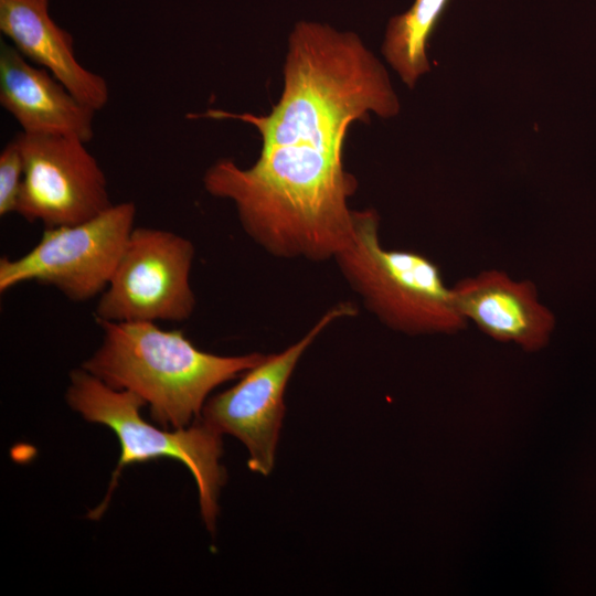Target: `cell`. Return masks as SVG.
Here are the masks:
<instances>
[{"instance_id": "6da1fadb", "label": "cell", "mask_w": 596, "mask_h": 596, "mask_svg": "<svg viewBox=\"0 0 596 596\" xmlns=\"http://www.w3.org/2000/svg\"><path fill=\"white\" fill-rule=\"evenodd\" d=\"M398 110L385 68L355 33L298 22L288 40L283 94L268 115H190L241 120L262 138L253 166L221 159L206 170L204 188L233 202L244 232L269 255L334 258L351 240L348 200L358 189L343 167L347 131L370 113L386 118Z\"/></svg>"}, {"instance_id": "7a4b0ae2", "label": "cell", "mask_w": 596, "mask_h": 596, "mask_svg": "<svg viewBox=\"0 0 596 596\" xmlns=\"http://www.w3.org/2000/svg\"><path fill=\"white\" fill-rule=\"evenodd\" d=\"M102 343L83 366L109 386L130 391L160 426H190L209 394L242 375L266 354L217 355L198 349L180 330L156 322L96 321Z\"/></svg>"}, {"instance_id": "3957f363", "label": "cell", "mask_w": 596, "mask_h": 596, "mask_svg": "<svg viewBox=\"0 0 596 596\" xmlns=\"http://www.w3.org/2000/svg\"><path fill=\"white\" fill-rule=\"evenodd\" d=\"M375 210H353V233L334 260L365 308L384 326L411 336L466 328L439 266L413 251L384 248Z\"/></svg>"}, {"instance_id": "277c9868", "label": "cell", "mask_w": 596, "mask_h": 596, "mask_svg": "<svg viewBox=\"0 0 596 596\" xmlns=\"http://www.w3.org/2000/svg\"><path fill=\"white\" fill-rule=\"evenodd\" d=\"M68 405L86 421L109 427L118 437L121 454L104 501L91 513L97 519L105 511L110 493L126 466L158 458L182 462L192 473L201 515L210 531L215 528L219 494L225 482L221 433L201 417L190 426L172 432L147 423L140 415L145 402L130 391L117 390L84 368L72 371L66 391Z\"/></svg>"}, {"instance_id": "5b68a950", "label": "cell", "mask_w": 596, "mask_h": 596, "mask_svg": "<svg viewBox=\"0 0 596 596\" xmlns=\"http://www.w3.org/2000/svg\"><path fill=\"white\" fill-rule=\"evenodd\" d=\"M136 213L135 203L126 201L77 224L45 227L28 253L0 259V291L35 281L73 301L100 296L135 227Z\"/></svg>"}, {"instance_id": "8992f818", "label": "cell", "mask_w": 596, "mask_h": 596, "mask_svg": "<svg viewBox=\"0 0 596 596\" xmlns=\"http://www.w3.org/2000/svg\"><path fill=\"white\" fill-rule=\"evenodd\" d=\"M192 242L157 227H134L106 289L95 321L180 322L195 308L190 283Z\"/></svg>"}, {"instance_id": "52a82bcc", "label": "cell", "mask_w": 596, "mask_h": 596, "mask_svg": "<svg viewBox=\"0 0 596 596\" xmlns=\"http://www.w3.org/2000/svg\"><path fill=\"white\" fill-rule=\"evenodd\" d=\"M356 312L351 301L329 308L298 341L279 353L265 355L234 386L204 404L200 417L246 446L252 471L267 476L273 469L285 412L284 393L298 361L331 323Z\"/></svg>"}, {"instance_id": "ba28073f", "label": "cell", "mask_w": 596, "mask_h": 596, "mask_svg": "<svg viewBox=\"0 0 596 596\" xmlns=\"http://www.w3.org/2000/svg\"><path fill=\"white\" fill-rule=\"evenodd\" d=\"M23 158V181L17 212L45 227L89 220L113 203L107 180L86 142L63 135L17 137Z\"/></svg>"}, {"instance_id": "9c48e42d", "label": "cell", "mask_w": 596, "mask_h": 596, "mask_svg": "<svg viewBox=\"0 0 596 596\" xmlns=\"http://www.w3.org/2000/svg\"><path fill=\"white\" fill-rule=\"evenodd\" d=\"M451 288L459 315L488 337L515 343L528 352L547 345L555 316L540 301L531 280L487 269L458 280Z\"/></svg>"}, {"instance_id": "30bf717a", "label": "cell", "mask_w": 596, "mask_h": 596, "mask_svg": "<svg viewBox=\"0 0 596 596\" xmlns=\"http://www.w3.org/2000/svg\"><path fill=\"white\" fill-rule=\"evenodd\" d=\"M0 105L21 132L71 136L85 142L94 137L96 110L4 42L0 45Z\"/></svg>"}, {"instance_id": "8fae6325", "label": "cell", "mask_w": 596, "mask_h": 596, "mask_svg": "<svg viewBox=\"0 0 596 596\" xmlns=\"http://www.w3.org/2000/svg\"><path fill=\"white\" fill-rule=\"evenodd\" d=\"M0 31L33 64L46 70L96 111L109 99L106 79L83 66L72 35L50 14V0H0Z\"/></svg>"}, {"instance_id": "7c38bea8", "label": "cell", "mask_w": 596, "mask_h": 596, "mask_svg": "<svg viewBox=\"0 0 596 596\" xmlns=\"http://www.w3.org/2000/svg\"><path fill=\"white\" fill-rule=\"evenodd\" d=\"M449 0H415L408 11L387 24L382 52L402 81L413 87L430 70L427 42Z\"/></svg>"}, {"instance_id": "4fadbf2b", "label": "cell", "mask_w": 596, "mask_h": 596, "mask_svg": "<svg viewBox=\"0 0 596 596\" xmlns=\"http://www.w3.org/2000/svg\"><path fill=\"white\" fill-rule=\"evenodd\" d=\"M23 158L17 138L0 153V215L17 212L23 181Z\"/></svg>"}]
</instances>
